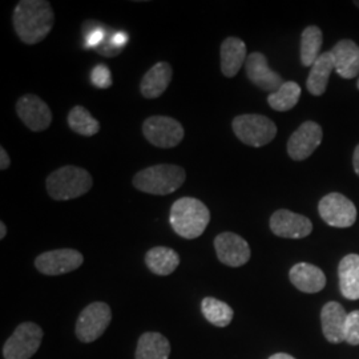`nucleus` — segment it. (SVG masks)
Segmentation results:
<instances>
[{
	"label": "nucleus",
	"instance_id": "9b49d317",
	"mask_svg": "<svg viewBox=\"0 0 359 359\" xmlns=\"http://www.w3.org/2000/svg\"><path fill=\"white\" fill-rule=\"evenodd\" d=\"M215 249L219 262L231 268H240L250 259V246L236 233L224 231L215 240Z\"/></svg>",
	"mask_w": 359,
	"mask_h": 359
},
{
	"label": "nucleus",
	"instance_id": "f8f14e48",
	"mask_svg": "<svg viewBox=\"0 0 359 359\" xmlns=\"http://www.w3.org/2000/svg\"><path fill=\"white\" fill-rule=\"evenodd\" d=\"M323 132L321 126L306 121L299 126L287 142V154L294 161L306 160L321 145Z\"/></svg>",
	"mask_w": 359,
	"mask_h": 359
},
{
	"label": "nucleus",
	"instance_id": "2f4dec72",
	"mask_svg": "<svg viewBox=\"0 0 359 359\" xmlns=\"http://www.w3.org/2000/svg\"><path fill=\"white\" fill-rule=\"evenodd\" d=\"M353 167H354L355 173L359 176V144L354 151V156H353Z\"/></svg>",
	"mask_w": 359,
	"mask_h": 359
},
{
	"label": "nucleus",
	"instance_id": "f3484780",
	"mask_svg": "<svg viewBox=\"0 0 359 359\" xmlns=\"http://www.w3.org/2000/svg\"><path fill=\"white\" fill-rule=\"evenodd\" d=\"M347 313L338 302H327L321 311L322 332L332 344L345 342Z\"/></svg>",
	"mask_w": 359,
	"mask_h": 359
},
{
	"label": "nucleus",
	"instance_id": "f03ea898",
	"mask_svg": "<svg viewBox=\"0 0 359 359\" xmlns=\"http://www.w3.org/2000/svg\"><path fill=\"white\" fill-rule=\"evenodd\" d=\"M210 222L208 206L193 197L179 198L170 209V225L180 237L194 240L205 231Z\"/></svg>",
	"mask_w": 359,
	"mask_h": 359
},
{
	"label": "nucleus",
	"instance_id": "a878e982",
	"mask_svg": "<svg viewBox=\"0 0 359 359\" xmlns=\"http://www.w3.org/2000/svg\"><path fill=\"white\" fill-rule=\"evenodd\" d=\"M201 311L208 322L217 327H226L233 321V309L213 297H206L201 302Z\"/></svg>",
	"mask_w": 359,
	"mask_h": 359
},
{
	"label": "nucleus",
	"instance_id": "393cba45",
	"mask_svg": "<svg viewBox=\"0 0 359 359\" xmlns=\"http://www.w3.org/2000/svg\"><path fill=\"white\" fill-rule=\"evenodd\" d=\"M323 35L317 26H309L304 29L301 36V63L305 67H311L321 56Z\"/></svg>",
	"mask_w": 359,
	"mask_h": 359
},
{
	"label": "nucleus",
	"instance_id": "c85d7f7f",
	"mask_svg": "<svg viewBox=\"0 0 359 359\" xmlns=\"http://www.w3.org/2000/svg\"><path fill=\"white\" fill-rule=\"evenodd\" d=\"M345 342L351 346L359 345V310L347 313L346 326H345Z\"/></svg>",
	"mask_w": 359,
	"mask_h": 359
},
{
	"label": "nucleus",
	"instance_id": "473e14b6",
	"mask_svg": "<svg viewBox=\"0 0 359 359\" xmlns=\"http://www.w3.org/2000/svg\"><path fill=\"white\" fill-rule=\"evenodd\" d=\"M269 359H295L292 357V355H289V354H285V353H278V354H274V355H271Z\"/></svg>",
	"mask_w": 359,
	"mask_h": 359
},
{
	"label": "nucleus",
	"instance_id": "c9c22d12",
	"mask_svg": "<svg viewBox=\"0 0 359 359\" xmlns=\"http://www.w3.org/2000/svg\"><path fill=\"white\" fill-rule=\"evenodd\" d=\"M357 87H358V90H359V77H358V81H357Z\"/></svg>",
	"mask_w": 359,
	"mask_h": 359
},
{
	"label": "nucleus",
	"instance_id": "f257e3e1",
	"mask_svg": "<svg viewBox=\"0 0 359 359\" xmlns=\"http://www.w3.org/2000/svg\"><path fill=\"white\" fill-rule=\"evenodd\" d=\"M55 23L51 4L44 0H22L13 11V28L26 44H38L48 36Z\"/></svg>",
	"mask_w": 359,
	"mask_h": 359
},
{
	"label": "nucleus",
	"instance_id": "bb28decb",
	"mask_svg": "<svg viewBox=\"0 0 359 359\" xmlns=\"http://www.w3.org/2000/svg\"><path fill=\"white\" fill-rule=\"evenodd\" d=\"M301 97V87L294 81H285L283 86L270 93L268 103L274 111L287 112L293 109Z\"/></svg>",
	"mask_w": 359,
	"mask_h": 359
},
{
	"label": "nucleus",
	"instance_id": "aec40b11",
	"mask_svg": "<svg viewBox=\"0 0 359 359\" xmlns=\"http://www.w3.org/2000/svg\"><path fill=\"white\" fill-rule=\"evenodd\" d=\"M246 46L241 39L226 38L221 44V71L226 77H234L246 63Z\"/></svg>",
	"mask_w": 359,
	"mask_h": 359
},
{
	"label": "nucleus",
	"instance_id": "c756f323",
	"mask_svg": "<svg viewBox=\"0 0 359 359\" xmlns=\"http://www.w3.org/2000/svg\"><path fill=\"white\" fill-rule=\"evenodd\" d=\"M90 80L99 88H108L112 86V75L107 65H100L95 67L90 75Z\"/></svg>",
	"mask_w": 359,
	"mask_h": 359
},
{
	"label": "nucleus",
	"instance_id": "4be33fe9",
	"mask_svg": "<svg viewBox=\"0 0 359 359\" xmlns=\"http://www.w3.org/2000/svg\"><path fill=\"white\" fill-rule=\"evenodd\" d=\"M333 71H335V65H334L332 52H323L321 53V56L316 60V63L311 65L308 81H306L309 92L314 96L323 95L327 88L329 77Z\"/></svg>",
	"mask_w": 359,
	"mask_h": 359
},
{
	"label": "nucleus",
	"instance_id": "423d86ee",
	"mask_svg": "<svg viewBox=\"0 0 359 359\" xmlns=\"http://www.w3.org/2000/svg\"><path fill=\"white\" fill-rule=\"evenodd\" d=\"M43 330L34 322L20 323L13 335L6 341L3 355L6 359L32 358L40 347Z\"/></svg>",
	"mask_w": 359,
	"mask_h": 359
},
{
	"label": "nucleus",
	"instance_id": "a211bd4d",
	"mask_svg": "<svg viewBox=\"0 0 359 359\" xmlns=\"http://www.w3.org/2000/svg\"><path fill=\"white\" fill-rule=\"evenodd\" d=\"M290 281L302 293H318L326 285L325 273L318 266L308 262L295 264L289 273Z\"/></svg>",
	"mask_w": 359,
	"mask_h": 359
},
{
	"label": "nucleus",
	"instance_id": "cd10ccee",
	"mask_svg": "<svg viewBox=\"0 0 359 359\" xmlns=\"http://www.w3.org/2000/svg\"><path fill=\"white\" fill-rule=\"evenodd\" d=\"M68 126L81 136H95L100 130V123L81 105L74 107L68 114Z\"/></svg>",
	"mask_w": 359,
	"mask_h": 359
},
{
	"label": "nucleus",
	"instance_id": "0eeeda50",
	"mask_svg": "<svg viewBox=\"0 0 359 359\" xmlns=\"http://www.w3.org/2000/svg\"><path fill=\"white\" fill-rule=\"evenodd\" d=\"M111 321V308L105 302H92L80 313L77 318V339L84 344L95 342L105 333Z\"/></svg>",
	"mask_w": 359,
	"mask_h": 359
},
{
	"label": "nucleus",
	"instance_id": "20e7f679",
	"mask_svg": "<svg viewBox=\"0 0 359 359\" xmlns=\"http://www.w3.org/2000/svg\"><path fill=\"white\" fill-rule=\"evenodd\" d=\"M93 180L90 172L75 165L59 168L47 177V192L56 201H68L90 191Z\"/></svg>",
	"mask_w": 359,
	"mask_h": 359
},
{
	"label": "nucleus",
	"instance_id": "b1692460",
	"mask_svg": "<svg viewBox=\"0 0 359 359\" xmlns=\"http://www.w3.org/2000/svg\"><path fill=\"white\" fill-rule=\"evenodd\" d=\"M170 355V344L160 333H144L139 338L136 359H168Z\"/></svg>",
	"mask_w": 359,
	"mask_h": 359
},
{
	"label": "nucleus",
	"instance_id": "2eb2a0df",
	"mask_svg": "<svg viewBox=\"0 0 359 359\" xmlns=\"http://www.w3.org/2000/svg\"><path fill=\"white\" fill-rule=\"evenodd\" d=\"M245 69L249 80L259 90L273 93L285 83L281 75L270 68L266 56L261 52H253L248 56Z\"/></svg>",
	"mask_w": 359,
	"mask_h": 359
},
{
	"label": "nucleus",
	"instance_id": "6ab92c4d",
	"mask_svg": "<svg viewBox=\"0 0 359 359\" xmlns=\"http://www.w3.org/2000/svg\"><path fill=\"white\" fill-rule=\"evenodd\" d=\"M172 67L167 62L154 65L142 77L140 92L145 99H157L165 90L172 80Z\"/></svg>",
	"mask_w": 359,
	"mask_h": 359
},
{
	"label": "nucleus",
	"instance_id": "39448f33",
	"mask_svg": "<svg viewBox=\"0 0 359 359\" xmlns=\"http://www.w3.org/2000/svg\"><path fill=\"white\" fill-rule=\"evenodd\" d=\"M231 128L240 142L255 148L265 147L277 135V126L269 117L253 114L237 116L231 123Z\"/></svg>",
	"mask_w": 359,
	"mask_h": 359
},
{
	"label": "nucleus",
	"instance_id": "412c9836",
	"mask_svg": "<svg viewBox=\"0 0 359 359\" xmlns=\"http://www.w3.org/2000/svg\"><path fill=\"white\" fill-rule=\"evenodd\" d=\"M339 289L342 295L350 299H359V255H347L338 266Z\"/></svg>",
	"mask_w": 359,
	"mask_h": 359
},
{
	"label": "nucleus",
	"instance_id": "f704fd0d",
	"mask_svg": "<svg viewBox=\"0 0 359 359\" xmlns=\"http://www.w3.org/2000/svg\"><path fill=\"white\" fill-rule=\"evenodd\" d=\"M354 4H355V6L359 8V1H354Z\"/></svg>",
	"mask_w": 359,
	"mask_h": 359
},
{
	"label": "nucleus",
	"instance_id": "7ed1b4c3",
	"mask_svg": "<svg viewBox=\"0 0 359 359\" xmlns=\"http://www.w3.org/2000/svg\"><path fill=\"white\" fill-rule=\"evenodd\" d=\"M187 173L173 164H158L145 168L133 176V187L140 192L154 196H167L176 192L185 182Z\"/></svg>",
	"mask_w": 359,
	"mask_h": 359
},
{
	"label": "nucleus",
	"instance_id": "6e6552de",
	"mask_svg": "<svg viewBox=\"0 0 359 359\" xmlns=\"http://www.w3.org/2000/svg\"><path fill=\"white\" fill-rule=\"evenodd\" d=\"M145 139L157 148H173L184 139V128L177 120L168 116H151L142 124Z\"/></svg>",
	"mask_w": 359,
	"mask_h": 359
},
{
	"label": "nucleus",
	"instance_id": "1a4fd4ad",
	"mask_svg": "<svg viewBox=\"0 0 359 359\" xmlns=\"http://www.w3.org/2000/svg\"><path fill=\"white\" fill-rule=\"evenodd\" d=\"M322 219L334 228H348L357 221V208L341 193L325 196L318 204Z\"/></svg>",
	"mask_w": 359,
	"mask_h": 359
},
{
	"label": "nucleus",
	"instance_id": "72a5a7b5",
	"mask_svg": "<svg viewBox=\"0 0 359 359\" xmlns=\"http://www.w3.org/2000/svg\"><path fill=\"white\" fill-rule=\"evenodd\" d=\"M6 234H7V226H6V224L1 221V222H0V240H3V238L6 237Z\"/></svg>",
	"mask_w": 359,
	"mask_h": 359
},
{
	"label": "nucleus",
	"instance_id": "dca6fc26",
	"mask_svg": "<svg viewBox=\"0 0 359 359\" xmlns=\"http://www.w3.org/2000/svg\"><path fill=\"white\" fill-rule=\"evenodd\" d=\"M337 74L344 79H354L359 75V46L353 40H341L332 50Z\"/></svg>",
	"mask_w": 359,
	"mask_h": 359
},
{
	"label": "nucleus",
	"instance_id": "5701e85b",
	"mask_svg": "<svg viewBox=\"0 0 359 359\" xmlns=\"http://www.w3.org/2000/svg\"><path fill=\"white\" fill-rule=\"evenodd\" d=\"M145 265L154 274L169 276L179 268L180 256L170 248L156 246L145 255Z\"/></svg>",
	"mask_w": 359,
	"mask_h": 359
},
{
	"label": "nucleus",
	"instance_id": "7c9ffc66",
	"mask_svg": "<svg viewBox=\"0 0 359 359\" xmlns=\"http://www.w3.org/2000/svg\"><path fill=\"white\" fill-rule=\"evenodd\" d=\"M11 165V160H10V156L6 152V149L1 147L0 148V169L1 170H6L8 169Z\"/></svg>",
	"mask_w": 359,
	"mask_h": 359
},
{
	"label": "nucleus",
	"instance_id": "ddd939ff",
	"mask_svg": "<svg viewBox=\"0 0 359 359\" xmlns=\"http://www.w3.org/2000/svg\"><path fill=\"white\" fill-rule=\"evenodd\" d=\"M16 114L32 132H43L51 126V109L36 95L22 96L16 103Z\"/></svg>",
	"mask_w": 359,
	"mask_h": 359
},
{
	"label": "nucleus",
	"instance_id": "4468645a",
	"mask_svg": "<svg viewBox=\"0 0 359 359\" xmlns=\"http://www.w3.org/2000/svg\"><path fill=\"white\" fill-rule=\"evenodd\" d=\"M270 229L278 237L299 240L308 237L313 231V224L302 215L287 209H280L270 218Z\"/></svg>",
	"mask_w": 359,
	"mask_h": 359
},
{
	"label": "nucleus",
	"instance_id": "9d476101",
	"mask_svg": "<svg viewBox=\"0 0 359 359\" xmlns=\"http://www.w3.org/2000/svg\"><path fill=\"white\" fill-rule=\"evenodd\" d=\"M84 257L75 249H56L41 253L35 259L36 269L46 276H62L79 269Z\"/></svg>",
	"mask_w": 359,
	"mask_h": 359
}]
</instances>
